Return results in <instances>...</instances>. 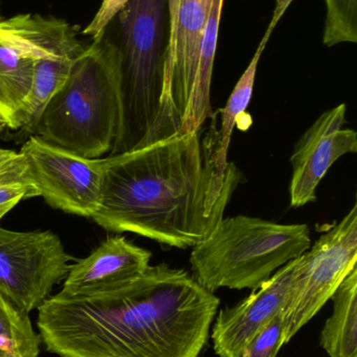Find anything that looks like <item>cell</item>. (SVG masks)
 Returning a JSON list of instances; mask_svg holds the SVG:
<instances>
[{
	"label": "cell",
	"mask_w": 357,
	"mask_h": 357,
	"mask_svg": "<svg viewBox=\"0 0 357 357\" xmlns=\"http://www.w3.org/2000/svg\"><path fill=\"white\" fill-rule=\"evenodd\" d=\"M219 305L187 271L161 264L99 295L48 298L37 326L60 357H199Z\"/></svg>",
	"instance_id": "cell-1"
},
{
	"label": "cell",
	"mask_w": 357,
	"mask_h": 357,
	"mask_svg": "<svg viewBox=\"0 0 357 357\" xmlns=\"http://www.w3.org/2000/svg\"><path fill=\"white\" fill-rule=\"evenodd\" d=\"M242 181L234 162L224 176L201 131L176 133L105 158L92 220L105 230L134 233L177 249L207 238Z\"/></svg>",
	"instance_id": "cell-2"
},
{
	"label": "cell",
	"mask_w": 357,
	"mask_h": 357,
	"mask_svg": "<svg viewBox=\"0 0 357 357\" xmlns=\"http://www.w3.org/2000/svg\"><path fill=\"white\" fill-rule=\"evenodd\" d=\"M122 128L121 56L107 27L86 45L31 133L50 146L99 159L112 151Z\"/></svg>",
	"instance_id": "cell-3"
},
{
	"label": "cell",
	"mask_w": 357,
	"mask_h": 357,
	"mask_svg": "<svg viewBox=\"0 0 357 357\" xmlns=\"http://www.w3.org/2000/svg\"><path fill=\"white\" fill-rule=\"evenodd\" d=\"M309 227L237 215L222 218L193 247L195 280L211 293L222 287L255 289L310 249Z\"/></svg>",
	"instance_id": "cell-4"
},
{
	"label": "cell",
	"mask_w": 357,
	"mask_h": 357,
	"mask_svg": "<svg viewBox=\"0 0 357 357\" xmlns=\"http://www.w3.org/2000/svg\"><path fill=\"white\" fill-rule=\"evenodd\" d=\"M110 25L123 96V128L113 156L142 144L159 116L169 44L168 0H130Z\"/></svg>",
	"instance_id": "cell-5"
},
{
	"label": "cell",
	"mask_w": 357,
	"mask_h": 357,
	"mask_svg": "<svg viewBox=\"0 0 357 357\" xmlns=\"http://www.w3.org/2000/svg\"><path fill=\"white\" fill-rule=\"evenodd\" d=\"M84 46L64 19L39 14L0 18V116L12 129L15 115L29 96L41 59Z\"/></svg>",
	"instance_id": "cell-6"
},
{
	"label": "cell",
	"mask_w": 357,
	"mask_h": 357,
	"mask_svg": "<svg viewBox=\"0 0 357 357\" xmlns=\"http://www.w3.org/2000/svg\"><path fill=\"white\" fill-rule=\"evenodd\" d=\"M357 205L299 257L297 278L282 312L284 344L322 310L356 268Z\"/></svg>",
	"instance_id": "cell-7"
},
{
	"label": "cell",
	"mask_w": 357,
	"mask_h": 357,
	"mask_svg": "<svg viewBox=\"0 0 357 357\" xmlns=\"http://www.w3.org/2000/svg\"><path fill=\"white\" fill-rule=\"evenodd\" d=\"M73 260L52 231L0 228V293L29 314L66 278Z\"/></svg>",
	"instance_id": "cell-8"
},
{
	"label": "cell",
	"mask_w": 357,
	"mask_h": 357,
	"mask_svg": "<svg viewBox=\"0 0 357 357\" xmlns=\"http://www.w3.org/2000/svg\"><path fill=\"white\" fill-rule=\"evenodd\" d=\"M20 153L38 197L66 213L85 218L94 215L102 195L105 158H84L36 136L27 140Z\"/></svg>",
	"instance_id": "cell-9"
},
{
	"label": "cell",
	"mask_w": 357,
	"mask_h": 357,
	"mask_svg": "<svg viewBox=\"0 0 357 357\" xmlns=\"http://www.w3.org/2000/svg\"><path fill=\"white\" fill-rule=\"evenodd\" d=\"M299 257L279 268L242 301L220 310L214 323L218 357H245L252 340L283 312L297 278Z\"/></svg>",
	"instance_id": "cell-10"
},
{
	"label": "cell",
	"mask_w": 357,
	"mask_h": 357,
	"mask_svg": "<svg viewBox=\"0 0 357 357\" xmlns=\"http://www.w3.org/2000/svg\"><path fill=\"white\" fill-rule=\"evenodd\" d=\"M345 104L323 113L296 144L291 157V206L303 207L316 201V191L330 167L346 154L357 152V133L344 129Z\"/></svg>",
	"instance_id": "cell-11"
},
{
	"label": "cell",
	"mask_w": 357,
	"mask_h": 357,
	"mask_svg": "<svg viewBox=\"0 0 357 357\" xmlns=\"http://www.w3.org/2000/svg\"><path fill=\"white\" fill-rule=\"evenodd\" d=\"M152 253L123 236L108 237L87 257L71 264L60 293L86 298L117 289L146 273Z\"/></svg>",
	"instance_id": "cell-12"
},
{
	"label": "cell",
	"mask_w": 357,
	"mask_h": 357,
	"mask_svg": "<svg viewBox=\"0 0 357 357\" xmlns=\"http://www.w3.org/2000/svg\"><path fill=\"white\" fill-rule=\"evenodd\" d=\"M293 1V0H277L272 20L258 45L253 59L249 62L247 68L245 69L242 77L239 79L238 83L235 86L234 90L226 102V107L220 110L221 126H220L219 130H215V131L212 130L211 133L207 134L205 137L212 149V159H213L216 171L220 176L226 175V169H228V152L235 126L238 123L239 119L245 112L249 102H251L260 59L265 50L268 40L274 33L277 24Z\"/></svg>",
	"instance_id": "cell-13"
},
{
	"label": "cell",
	"mask_w": 357,
	"mask_h": 357,
	"mask_svg": "<svg viewBox=\"0 0 357 357\" xmlns=\"http://www.w3.org/2000/svg\"><path fill=\"white\" fill-rule=\"evenodd\" d=\"M85 47L84 45L61 50L38 62L31 90L15 115L13 130L31 133L46 105L64 85L73 64Z\"/></svg>",
	"instance_id": "cell-14"
},
{
	"label": "cell",
	"mask_w": 357,
	"mask_h": 357,
	"mask_svg": "<svg viewBox=\"0 0 357 357\" xmlns=\"http://www.w3.org/2000/svg\"><path fill=\"white\" fill-rule=\"evenodd\" d=\"M224 3V0H211L210 2L201 42L196 84L190 106L182 121L180 134L201 131L205 121L213 114L211 107L212 77Z\"/></svg>",
	"instance_id": "cell-15"
},
{
	"label": "cell",
	"mask_w": 357,
	"mask_h": 357,
	"mask_svg": "<svg viewBox=\"0 0 357 357\" xmlns=\"http://www.w3.org/2000/svg\"><path fill=\"white\" fill-rule=\"evenodd\" d=\"M331 299L333 314L321 335V346L330 357H357V268L346 277Z\"/></svg>",
	"instance_id": "cell-16"
},
{
	"label": "cell",
	"mask_w": 357,
	"mask_h": 357,
	"mask_svg": "<svg viewBox=\"0 0 357 357\" xmlns=\"http://www.w3.org/2000/svg\"><path fill=\"white\" fill-rule=\"evenodd\" d=\"M40 344L29 314L0 293V357H39Z\"/></svg>",
	"instance_id": "cell-17"
},
{
	"label": "cell",
	"mask_w": 357,
	"mask_h": 357,
	"mask_svg": "<svg viewBox=\"0 0 357 357\" xmlns=\"http://www.w3.org/2000/svg\"><path fill=\"white\" fill-rule=\"evenodd\" d=\"M324 43L335 46L357 42V0H325Z\"/></svg>",
	"instance_id": "cell-18"
},
{
	"label": "cell",
	"mask_w": 357,
	"mask_h": 357,
	"mask_svg": "<svg viewBox=\"0 0 357 357\" xmlns=\"http://www.w3.org/2000/svg\"><path fill=\"white\" fill-rule=\"evenodd\" d=\"M284 345L282 312L264 327L247 346L245 357H277Z\"/></svg>",
	"instance_id": "cell-19"
},
{
	"label": "cell",
	"mask_w": 357,
	"mask_h": 357,
	"mask_svg": "<svg viewBox=\"0 0 357 357\" xmlns=\"http://www.w3.org/2000/svg\"><path fill=\"white\" fill-rule=\"evenodd\" d=\"M10 185L33 186L27 177V162L23 155L0 148V186Z\"/></svg>",
	"instance_id": "cell-20"
},
{
	"label": "cell",
	"mask_w": 357,
	"mask_h": 357,
	"mask_svg": "<svg viewBox=\"0 0 357 357\" xmlns=\"http://www.w3.org/2000/svg\"><path fill=\"white\" fill-rule=\"evenodd\" d=\"M129 1L130 0H103L94 19L82 33L92 38V40L100 38L112 22L113 19Z\"/></svg>",
	"instance_id": "cell-21"
},
{
	"label": "cell",
	"mask_w": 357,
	"mask_h": 357,
	"mask_svg": "<svg viewBox=\"0 0 357 357\" xmlns=\"http://www.w3.org/2000/svg\"><path fill=\"white\" fill-rule=\"evenodd\" d=\"M31 197H38V192L31 185L0 186V220L22 199Z\"/></svg>",
	"instance_id": "cell-22"
},
{
	"label": "cell",
	"mask_w": 357,
	"mask_h": 357,
	"mask_svg": "<svg viewBox=\"0 0 357 357\" xmlns=\"http://www.w3.org/2000/svg\"><path fill=\"white\" fill-rule=\"evenodd\" d=\"M180 0H168V12H169V44H168L167 59H166L165 75L169 73L174 60L176 45V31H177L178 10Z\"/></svg>",
	"instance_id": "cell-23"
},
{
	"label": "cell",
	"mask_w": 357,
	"mask_h": 357,
	"mask_svg": "<svg viewBox=\"0 0 357 357\" xmlns=\"http://www.w3.org/2000/svg\"><path fill=\"white\" fill-rule=\"evenodd\" d=\"M3 126H6V123H4L3 119H2V117L0 116V127H3Z\"/></svg>",
	"instance_id": "cell-24"
},
{
	"label": "cell",
	"mask_w": 357,
	"mask_h": 357,
	"mask_svg": "<svg viewBox=\"0 0 357 357\" xmlns=\"http://www.w3.org/2000/svg\"><path fill=\"white\" fill-rule=\"evenodd\" d=\"M1 17H2L1 15H0V18H1Z\"/></svg>",
	"instance_id": "cell-25"
}]
</instances>
